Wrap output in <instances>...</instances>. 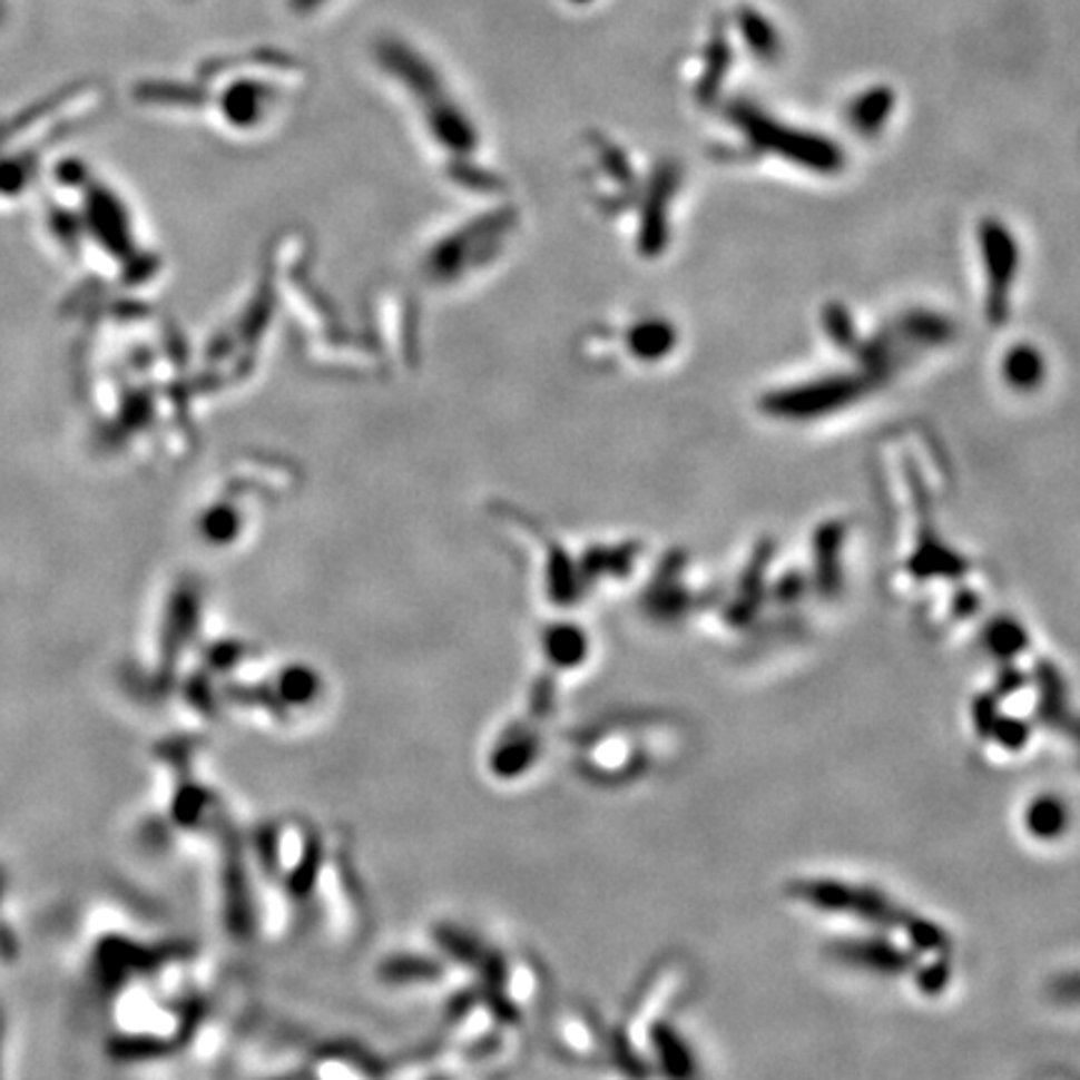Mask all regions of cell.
Listing matches in <instances>:
<instances>
[{
  "instance_id": "cell-1",
  "label": "cell",
  "mask_w": 1080,
  "mask_h": 1080,
  "mask_svg": "<svg viewBox=\"0 0 1080 1080\" xmlns=\"http://www.w3.org/2000/svg\"><path fill=\"white\" fill-rule=\"evenodd\" d=\"M1063 821H1066L1063 806L1061 803H1056L1053 798L1038 801L1031 808V813H1028V825H1031V831L1038 835H1056L1058 831H1063L1066 825Z\"/></svg>"
}]
</instances>
